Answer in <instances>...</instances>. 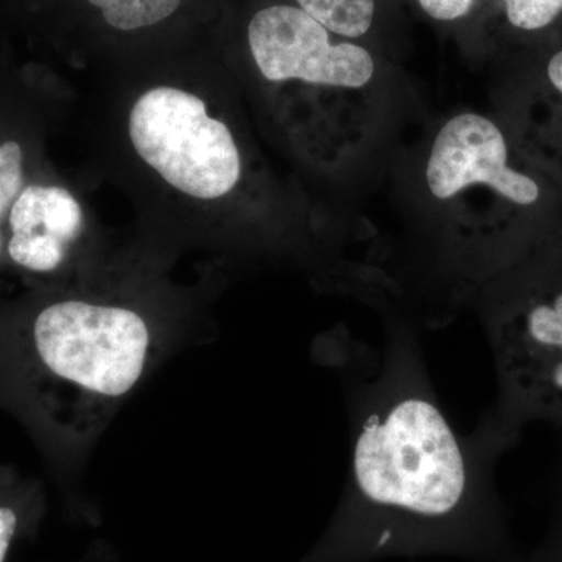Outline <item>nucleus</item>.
Wrapping results in <instances>:
<instances>
[{"mask_svg":"<svg viewBox=\"0 0 562 562\" xmlns=\"http://www.w3.org/2000/svg\"><path fill=\"white\" fill-rule=\"evenodd\" d=\"M382 349L335 339L350 420L341 502L308 562L454 558L519 562L495 468L514 443L486 416L462 435L432 386L413 324L390 321Z\"/></svg>","mask_w":562,"mask_h":562,"instance_id":"nucleus-1","label":"nucleus"},{"mask_svg":"<svg viewBox=\"0 0 562 562\" xmlns=\"http://www.w3.org/2000/svg\"><path fill=\"white\" fill-rule=\"evenodd\" d=\"M158 350L135 310L69 299L36 313L22 360L41 412L83 432L135 390Z\"/></svg>","mask_w":562,"mask_h":562,"instance_id":"nucleus-2","label":"nucleus"},{"mask_svg":"<svg viewBox=\"0 0 562 562\" xmlns=\"http://www.w3.org/2000/svg\"><path fill=\"white\" fill-rule=\"evenodd\" d=\"M483 301L497 382L487 419L514 446L532 424L562 431V251L492 280Z\"/></svg>","mask_w":562,"mask_h":562,"instance_id":"nucleus-3","label":"nucleus"},{"mask_svg":"<svg viewBox=\"0 0 562 562\" xmlns=\"http://www.w3.org/2000/svg\"><path fill=\"white\" fill-rule=\"evenodd\" d=\"M136 154L171 187L195 199H220L241 179V157L224 122L205 102L171 87L140 95L128 120Z\"/></svg>","mask_w":562,"mask_h":562,"instance_id":"nucleus-4","label":"nucleus"},{"mask_svg":"<svg viewBox=\"0 0 562 562\" xmlns=\"http://www.w3.org/2000/svg\"><path fill=\"white\" fill-rule=\"evenodd\" d=\"M505 132L490 117L461 113L447 121L427 162L428 190L439 201L472 184L491 188L547 239L562 246V187L547 183L539 166L517 168L519 160Z\"/></svg>","mask_w":562,"mask_h":562,"instance_id":"nucleus-5","label":"nucleus"},{"mask_svg":"<svg viewBox=\"0 0 562 562\" xmlns=\"http://www.w3.org/2000/svg\"><path fill=\"white\" fill-rule=\"evenodd\" d=\"M244 41L269 81L360 90L375 77L376 58L364 43L335 35L291 0H257L247 7Z\"/></svg>","mask_w":562,"mask_h":562,"instance_id":"nucleus-6","label":"nucleus"},{"mask_svg":"<svg viewBox=\"0 0 562 562\" xmlns=\"http://www.w3.org/2000/svg\"><path fill=\"white\" fill-rule=\"evenodd\" d=\"M83 227V211L68 190L25 184L7 221V258L22 271L57 272Z\"/></svg>","mask_w":562,"mask_h":562,"instance_id":"nucleus-7","label":"nucleus"},{"mask_svg":"<svg viewBox=\"0 0 562 562\" xmlns=\"http://www.w3.org/2000/svg\"><path fill=\"white\" fill-rule=\"evenodd\" d=\"M522 63L528 99L547 106V117L538 127L542 146L552 151L550 176L562 187V35L513 47Z\"/></svg>","mask_w":562,"mask_h":562,"instance_id":"nucleus-8","label":"nucleus"},{"mask_svg":"<svg viewBox=\"0 0 562 562\" xmlns=\"http://www.w3.org/2000/svg\"><path fill=\"white\" fill-rule=\"evenodd\" d=\"M40 2L77 3L81 13L90 14L94 25L110 35L135 36L160 31L190 11L194 0H40ZM201 2V0H199Z\"/></svg>","mask_w":562,"mask_h":562,"instance_id":"nucleus-9","label":"nucleus"},{"mask_svg":"<svg viewBox=\"0 0 562 562\" xmlns=\"http://www.w3.org/2000/svg\"><path fill=\"white\" fill-rule=\"evenodd\" d=\"M517 47L562 35V0H486V27Z\"/></svg>","mask_w":562,"mask_h":562,"instance_id":"nucleus-10","label":"nucleus"},{"mask_svg":"<svg viewBox=\"0 0 562 562\" xmlns=\"http://www.w3.org/2000/svg\"><path fill=\"white\" fill-rule=\"evenodd\" d=\"M335 35L360 41L379 38L391 18L392 0H291Z\"/></svg>","mask_w":562,"mask_h":562,"instance_id":"nucleus-11","label":"nucleus"},{"mask_svg":"<svg viewBox=\"0 0 562 562\" xmlns=\"http://www.w3.org/2000/svg\"><path fill=\"white\" fill-rule=\"evenodd\" d=\"M24 187V147L16 139L0 140V260L5 255L10 209Z\"/></svg>","mask_w":562,"mask_h":562,"instance_id":"nucleus-12","label":"nucleus"},{"mask_svg":"<svg viewBox=\"0 0 562 562\" xmlns=\"http://www.w3.org/2000/svg\"><path fill=\"white\" fill-rule=\"evenodd\" d=\"M422 16L446 29L486 32V0H412Z\"/></svg>","mask_w":562,"mask_h":562,"instance_id":"nucleus-13","label":"nucleus"},{"mask_svg":"<svg viewBox=\"0 0 562 562\" xmlns=\"http://www.w3.org/2000/svg\"><path fill=\"white\" fill-rule=\"evenodd\" d=\"M519 562H562V475L549 531L538 549L527 558H520Z\"/></svg>","mask_w":562,"mask_h":562,"instance_id":"nucleus-14","label":"nucleus"},{"mask_svg":"<svg viewBox=\"0 0 562 562\" xmlns=\"http://www.w3.org/2000/svg\"><path fill=\"white\" fill-rule=\"evenodd\" d=\"M20 524L21 517L16 505L0 492V562L7 561Z\"/></svg>","mask_w":562,"mask_h":562,"instance_id":"nucleus-15","label":"nucleus"}]
</instances>
